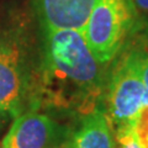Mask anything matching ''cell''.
<instances>
[{"mask_svg":"<svg viewBox=\"0 0 148 148\" xmlns=\"http://www.w3.org/2000/svg\"><path fill=\"white\" fill-rule=\"evenodd\" d=\"M43 34L40 101L83 115L96 109L106 88L105 64L94 57L80 31L62 29Z\"/></svg>","mask_w":148,"mask_h":148,"instance_id":"cell-1","label":"cell"},{"mask_svg":"<svg viewBox=\"0 0 148 148\" xmlns=\"http://www.w3.org/2000/svg\"><path fill=\"white\" fill-rule=\"evenodd\" d=\"M136 16L132 0H95L80 32L100 63L108 64L120 53L135 27Z\"/></svg>","mask_w":148,"mask_h":148,"instance_id":"cell-2","label":"cell"},{"mask_svg":"<svg viewBox=\"0 0 148 148\" xmlns=\"http://www.w3.org/2000/svg\"><path fill=\"white\" fill-rule=\"evenodd\" d=\"M105 106L115 126L137 125L148 108V88L142 78L138 48H131L116 63L105 88Z\"/></svg>","mask_w":148,"mask_h":148,"instance_id":"cell-3","label":"cell"},{"mask_svg":"<svg viewBox=\"0 0 148 148\" xmlns=\"http://www.w3.org/2000/svg\"><path fill=\"white\" fill-rule=\"evenodd\" d=\"M26 94L25 62L16 41L0 36V115L17 116Z\"/></svg>","mask_w":148,"mask_h":148,"instance_id":"cell-4","label":"cell"},{"mask_svg":"<svg viewBox=\"0 0 148 148\" xmlns=\"http://www.w3.org/2000/svg\"><path fill=\"white\" fill-rule=\"evenodd\" d=\"M59 135L61 128L53 119L30 110L16 116L0 148H57Z\"/></svg>","mask_w":148,"mask_h":148,"instance_id":"cell-5","label":"cell"},{"mask_svg":"<svg viewBox=\"0 0 148 148\" xmlns=\"http://www.w3.org/2000/svg\"><path fill=\"white\" fill-rule=\"evenodd\" d=\"M94 3L95 0H35V8L43 31H80Z\"/></svg>","mask_w":148,"mask_h":148,"instance_id":"cell-6","label":"cell"},{"mask_svg":"<svg viewBox=\"0 0 148 148\" xmlns=\"http://www.w3.org/2000/svg\"><path fill=\"white\" fill-rule=\"evenodd\" d=\"M68 148H116L111 122L105 111L96 108L83 115Z\"/></svg>","mask_w":148,"mask_h":148,"instance_id":"cell-7","label":"cell"},{"mask_svg":"<svg viewBox=\"0 0 148 148\" xmlns=\"http://www.w3.org/2000/svg\"><path fill=\"white\" fill-rule=\"evenodd\" d=\"M115 140L120 148H145L137 131V125L130 123L116 127Z\"/></svg>","mask_w":148,"mask_h":148,"instance_id":"cell-8","label":"cell"},{"mask_svg":"<svg viewBox=\"0 0 148 148\" xmlns=\"http://www.w3.org/2000/svg\"><path fill=\"white\" fill-rule=\"evenodd\" d=\"M138 53H140L142 78L148 88V43H146L143 47H138Z\"/></svg>","mask_w":148,"mask_h":148,"instance_id":"cell-9","label":"cell"},{"mask_svg":"<svg viewBox=\"0 0 148 148\" xmlns=\"http://www.w3.org/2000/svg\"><path fill=\"white\" fill-rule=\"evenodd\" d=\"M132 3L137 10L148 12V0H132Z\"/></svg>","mask_w":148,"mask_h":148,"instance_id":"cell-10","label":"cell"}]
</instances>
